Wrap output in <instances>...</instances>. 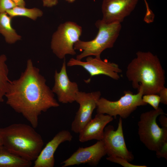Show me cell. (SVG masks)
Here are the masks:
<instances>
[{"label": "cell", "instance_id": "cell-1", "mask_svg": "<svg viewBox=\"0 0 167 167\" xmlns=\"http://www.w3.org/2000/svg\"><path fill=\"white\" fill-rule=\"evenodd\" d=\"M46 80L31 59L19 78L10 80L5 96L6 103L21 114L36 128L43 112L59 106L54 93L46 84Z\"/></svg>", "mask_w": 167, "mask_h": 167}, {"label": "cell", "instance_id": "cell-3", "mask_svg": "<svg viewBox=\"0 0 167 167\" xmlns=\"http://www.w3.org/2000/svg\"><path fill=\"white\" fill-rule=\"evenodd\" d=\"M35 129L31 125L21 123L0 128L2 145L19 156L34 161L44 144L42 137Z\"/></svg>", "mask_w": 167, "mask_h": 167}, {"label": "cell", "instance_id": "cell-21", "mask_svg": "<svg viewBox=\"0 0 167 167\" xmlns=\"http://www.w3.org/2000/svg\"><path fill=\"white\" fill-rule=\"evenodd\" d=\"M106 159L111 162L119 164L124 167H147L145 165H137L131 164L126 159L118 157L108 156Z\"/></svg>", "mask_w": 167, "mask_h": 167}, {"label": "cell", "instance_id": "cell-18", "mask_svg": "<svg viewBox=\"0 0 167 167\" xmlns=\"http://www.w3.org/2000/svg\"><path fill=\"white\" fill-rule=\"evenodd\" d=\"M6 56L0 55V102L4 101L3 97L7 91L10 81L8 78L9 69L6 63Z\"/></svg>", "mask_w": 167, "mask_h": 167}, {"label": "cell", "instance_id": "cell-13", "mask_svg": "<svg viewBox=\"0 0 167 167\" xmlns=\"http://www.w3.org/2000/svg\"><path fill=\"white\" fill-rule=\"evenodd\" d=\"M54 84L52 90L56 94L58 101L63 104L71 103L75 101L76 96L79 91L77 83L72 82L68 76L65 58L61 69L55 70Z\"/></svg>", "mask_w": 167, "mask_h": 167}, {"label": "cell", "instance_id": "cell-5", "mask_svg": "<svg viewBox=\"0 0 167 167\" xmlns=\"http://www.w3.org/2000/svg\"><path fill=\"white\" fill-rule=\"evenodd\" d=\"M165 114L160 107L142 113L138 122V134L141 141L149 150L157 152L167 141V128H161L156 122L160 115Z\"/></svg>", "mask_w": 167, "mask_h": 167}, {"label": "cell", "instance_id": "cell-22", "mask_svg": "<svg viewBox=\"0 0 167 167\" xmlns=\"http://www.w3.org/2000/svg\"><path fill=\"white\" fill-rule=\"evenodd\" d=\"M16 6L12 0H0V13L6 12Z\"/></svg>", "mask_w": 167, "mask_h": 167}, {"label": "cell", "instance_id": "cell-17", "mask_svg": "<svg viewBox=\"0 0 167 167\" xmlns=\"http://www.w3.org/2000/svg\"><path fill=\"white\" fill-rule=\"evenodd\" d=\"M12 18L6 12L0 13V33L4 36L6 42L9 44H14L21 39V36L12 27Z\"/></svg>", "mask_w": 167, "mask_h": 167}, {"label": "cell", "instance_id": "cell-15", "mask_svg": "<svg viewBox=\"0 0 167 167\" xmlns=\"http://www.w3.org/2000/svg\"><path fill=\"white\" fill-rule=\"evenodd\" d=\"M113 118L108 114L97 113L79 133V140L82 143L93 139L102 140L104 128Z\"/></svg>", "mask_w": 167, "mask_h": 167}, {"label": "cell", "instance_id": "cell-16", "mask_svg": "<svg viewBox=\"0 0 167 167\" xmlns=\"http://www.w3.org/2000/svg\"><path fill=\"white\" fill-rule=\"evenodd\" d=\"M32 162L13 153L3 145L0 146V167H29Z\"/></svg>", "mask_w": 167, "mask_h": 167}, {"label": "cell", "instance_id": "cell-14", "mask_svg": "<svg viewBox=\"0 0 167 167\" xmlns=\"http://www.w3.org/2000/svg\"><path fill=\"white\" fill-rule=\"evenodd\" d=\"M73 136L69 131L63 130L58 132L42 148L34 161V167H53L54 153L59 145L66 141L71 142Z\"/></svg>", "mask_w": 167, "mask_h": 167}, {"label": "cell", "instance_id": "cell-4", "mask_svg": "<svg viewBox=\"0 0 167 167\" xmlns=\"http://www.w3.org/2000/svg\"><path fill=\"white\" fill-rule=\"evenodd\" d=\"M95 24L98 32L93 40L88 41L79 40L75 44L74 49L82 51L76 56V59L81 60L91 56L100 57L104 50L113 46L122 28L121 23L105 24L100 19L97 21Z\"/></svg>", "mask_w": 167, "mask_h": 167}, {"label": "cell", "instance_id": "cell-19", "mask_svg": "<svg viewBox=\"0 0 167 167\" xmlns=\"http://www.w3.org/2000/svg\"><path fill=\"white\" fill-rule=\"evenodd\" d=\"M6 12L12 18L17 16H24L33 20H36L38 17L42 16L43 15L42 11L39 8H28L25 7L18 6L7 11Z\"/></svg>", "mask_w": 167, "mask_h": 167}, {"label": "cell", "instance_id": "cell-30", "mask_svg": "<svg viewBox=\"0 0 167 167\" xmlns=\"http://www.w3.org/2000/svg\"><path fill=\"white\" fill-rule=\"evenodd\" d=\"M2 145V143L1 138L0 136V146Z\"/></svg>", "mask_w": 167, "mask_h": 167}, {"label": "cell", "instance_id": "cell-20", "mask_svg": "<svg viewBox=\"0 0 167 167\" xmlns=\"http://www.w3.org/2000/svg\"><path fill=\"white\" fill-rule=\"evenodd\" d=\"M143 102L149 104L151 105L154 109H157L159 107V105L161 103L160 98L158 94H151L143 95L142 97Z\"/></svg>", "mask_w": 167, "mask_h": 167}, {"label": "cell", "instance_id": "cell-12", "mask_svg": "<svg viewBox=\"0 0 167 167\" xmlns=\"http://www.w3.org/2000/svg\"><path fill=\"white\" fill-rule=\"evenodd\" d=\"M106 154L103 141L99 140L89 147L79 148L69 157L62 163L63 165L62 167H66L84 164L96 166Z\"/></svg>", "mask_w": 167, "mask_h": 167}, {"label": "cell", "instance_id": "cell-2", "mask_svg": "<svg viewBox=\"0 0 167 167\" xmlns=\"http://www.w3.org/2000/svg\"><path fill=\"white\" fill-rule=\"evenodd\" d=\"M128 64L126 76L134 89L142 87L143 94H158L165 87V71L158 57L149 51H138Z\"/></svg>", "mask_w": 167, "mask_h": 167}, {"label": "cell", "instance_id": "cell-11", "mask_svg": "<svg viewBox=\"0 0 167 167\" xmlns=\"http://www.w3.org/2000/svg\"><path fill=\"white\" fill-rule=\"evenodd\" d=\"M138 0H103L101 20L105 24H121L135 8Z\"/></svg>", "mask_w": 167, "mask_h": 167}, {"label": "cell", "instance_id": "cell-10", "mask_svg": "<svg viewBox=\"0 0 167 167\" xmlns=\"http://www.w3.org/2000/svg\"><path fill=\"white\" fill-rule=\"evenodd\" d=\"M67 66H81L89 73L91 77L102 75L115 80L120 79L119 74L122 72L117 64L102 60L100 57H98L88 56L85 62L71 58L67 63Z\"/></svg>", "mask_w": 167, "mask_h": 167}, {"label": "cell", "instance_id": "cell-25", "mask_svg": "<svg viewBox=\"0 0 167 167\" xmlns=\"http://www.w3.org/2000/svg\"><path fill=\"white\" fill-rule=\"evenodd\" d=\"M158 94L160 96L161 103L164 105L167 104V88L165 86L161 89Z\"/></svg>", "mask_w": 167, "mask_h": 167}, {"label": "cell", "instance_id": "cell-8", "mask_svg": "<svg viewBox=\"0 0 167 167\" xmlns=\"http://www.w3.org/2000/svg\"><path fill=\"white\" fill-rule=\"evenodd\" d=\"M102 140L108 156L121 157L129 162L134 159L133 155L128 150L125 143L121 118L119 119L116 130H114L113 126L110 125L105 127Z\"/></svg>", "mask_w": 167, "mask_h": 167}, {"label": "cell", "instance_id": "cell-23", "mask_svg": "<svg viewBox=\"0 0 167 167\" xmlns=\"http://www.w3.org/2000/svg\"><path fill=\"white\" fill-rule=\"evenodd\" d=\"M156 153L158 158L163 157L167 160V141L163 143L160 149Z\"/></svg>", "mask_w": 167, "mask_h": 167}, {"label": "cell", "instance_id": "cell-6", "mask_svg": "<svg viewBox=\"0 0 167 167\" xmlns=\"http://www.w3.org/2000/svg\"><path fill=\"white\" fill-rule=\"evenodd\" d=\"M137 90L136 94L125 91L124 95L115 101L101 97L97 102V113L106 114L115 118L119 115L122 118H126L138 107L147 105L142 100V88L140 87Z\"/></svg>", "mask_w": 167, "mask_h": 167}, {"label": "cell", "instance_id": "cell-27", "mask_svg": "<svg viewBox=\"0 0 167 167\" xmlns=\"http://www.w3.org/2000/svg\"><path fill=\"white\" fill-rule=\"evenodd\" d=\"M166 115V114H164L160 115L159 121L162 127L167 128V118Z\"/></svg>", "mask_w": 167, "mask_h": 167}, {"label": "cell", "instance_id": "cell-29", "mask_svg": "<svg viewBox=\"0 0 167 167\" xmlns=\"http://www.w3.org/2000/svg\"><path fill=\"white\" fill-rule=\"evenodd\" d=\"M67 2L69 3H73V2L75 0H65Z\"/></svg>", "mask_w": 167, "mask_h": 167}, {"label": "cell", "instance_id": "cell-9", "mask_svg": "<svg viewBox=\"0 0 167 167\" xmlns=\"http://www.w3.org/2000/svg\"><path fill=\"white\" fill-rule=\"evenodd\" d=\"M101 95L99 91L88 93L79 91L77 92L75 101L79 106L71 123V130L73 132L79 133L92 119V113L96 108L97 102Z\"/></svg>", "mask_w": 167, "mask_h": 167}, {"label": "cell", "instance_id": "cell-24", "mask_svg": "<svg viewBox=\"0 0 167 167\" xmlns=\"http://www.w3.org/2000/svg\"><path fill=\"white\" fill-rule=\"evenodd\" d=\"M146 7V12L144 19L146 21H150L154 18V15L152 11L150 9L148 4L146 0H144Z\"/></svg>", "mask_w": 167, "mask_h": 167}, {"label": "cell", "instance_id": "cell-28", "mask_svg": "<svg viewBox=\"0 0 167 167\" xmlns=\"http://www.w3.org/2000/svg\"><path fill=\"white\" fill-rule=\"evenodd\" d=\"M17 6L21 7H25V2L24 0H12Z\"/></svg>", "mask_w": 167, "mask_h": 167}, {"label": "cell", "instance_id": "cell-26", "mask_svg": "<svg viewBox=\"0 0 167 167\" xmlns=\"http://www.w3.org/2000/svg\"><path fill=\"white\" fill-rule=\"evenodd\" d=\"M43 6L46 7H52L56 5L58 0H42Z\"/></svg>", "mask_w": 167, "mask_h": 167}, {"label": "cell", "instance_id": "cell-7", "mask_svg": "<svg viewBox=\"0 0 167 167\" xmlns=\"http://www.w3.org/2000/svg\"><path fill=\"white\" fill-rule=\"evenodd\" d=\"M82 31L81 27L74 22L61 24L52 36L50 47L53 53L60 59H64L67 54H76L74 45L79 40Z\"/></svg>", "mask_w": 167, "mask_h": 167}]
</instances>
